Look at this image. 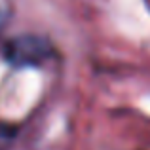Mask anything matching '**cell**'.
Returning a JSON list of instances; mask_svg holds the SVG:
<instances>
[{"label": "cell", "mask_w": 150, "mask_h": 150, "mask_svg": "<svg viewBox=\"0 0 150 150\" xmlns=\"http://www.w3.org/2000/svg\"><path fill=\"white\" fill-rule=\"evenodd\" d=\"M51 51V44L46 38L23 34L6 44L4 57L13 67H38L50 57Z\"/></svg>", "instance_id": "1"}, {"label": "cell", "mask_w": 150, "mask_h": 150, "mask_svg": "<svg viewBox=\"0 0 150 150\" xmlns=\"http://www.w3.org/2000/svg\"><path fill=\"white\" fill-rule=\"evenodd\" d=\"M4 23H6V13H2V11H0V29L4 27Z\"/></svg>", "instance_id": "2"}]
</instances>
